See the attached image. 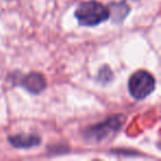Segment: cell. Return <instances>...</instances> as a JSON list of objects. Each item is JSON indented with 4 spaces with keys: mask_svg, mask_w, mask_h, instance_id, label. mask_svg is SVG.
I'll return each mask as SVG.
<instances>
[{
    "mask_svg": "<svg viewBox=\"0 0 161 161\" xmlns=\"http://www.w3.org/2000/svg\"><path fill=\"white\" fill-rule=\"evenodd\" d=\"M78 23L85 27H94L109 18V10L96 1L80 3L75 11Z\"/></svg>",
    "mask_w": 161,
    "mask_h": 161,
    "instance_id": "1",
    "label": "cell"
},
{
    "mask_svg": "<svg viewBox=\"0 0 161 161\" xmlns=\"http://www.w3.org/2000/svg\"><path fill=\"white\" fill-rule=\"evenodd\" d=\"M154 78L146 71H138L129 80V92L136 99H143L154 90Z\"/></svg>",
    "mask_w": 161,
    "mask_h": 161,
    "instance_id": "2",
    "label": "cell"
},
{
    "mask_svg": "<svg viewBox=\"0 0 161 161\" xmlns=\"http://www.w3.org/2000/svg\"><path fill=\"white\" fill-rule=\"evenodd\" d=\"M124 118L123 116H114L112 118L107 119L105 123H102L99 125L90 127L85 131V137L88 141L92 142H102L106 140L109 136L114 135L119 129Z\"/></svg>",
    "mask_w": 161,
    "mask_h": 161,
    "instance_id": "3",
    "label": "cell"
},
{
    "mask_svg": "<svg viewBox=\"0 0 161 161\" xmlns=\"http://www.w3.org/2000/svg\"><path fill=\"white\" fill-rule=\"evenodd\" d=\"M22 86L30 93L38 94L45 88L47 82H45V78L43 77V75L39 73H31L23 78Z\"/></svg>",
    "mask_w": 161,
    "mask_h": 161,
    "instance_id": "4",
    "label": "cell"
},
{
    "mask_svg": "<svg viewBox=\"0 0 161 161\" xmlns=\"http://www.w3.org/2000/svg\"><path fill=\"white\" fill-rule=\"evenodd\" d=\"M9 142L16 148H31L38 146L41 142V139L36 135L21 134L9 137Z\"/></svg>",
    "mask_w": 161,
    "mask_h": 161,
    "instance_id": "5",
    "label": "cell"
},
{
    "mask_svg": "<svg viewBox=\"0 0 161 161\" xmlns=\"http://www.w3.org/2000/svg\"><path fill=\"white\" fill-rule=\"evenodd\" d=\"M129 11V7L126 3H118V5H113L112 9L109 10V16L112 14L114 21H121Z\"/></svg>",
    "mask_w": 161,
    "mask_h": 161,
    "instance_id": "6",
    "label": "cell"
}]
</instances>
